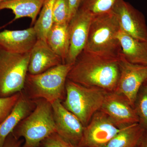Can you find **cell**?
<instances>
[{
	"mask_svg": "<svg viewBox=\"0 0 147 147\" xmlns=\"http://www.w3.org/2000/svg\"><path fill=\"white\" fill-rule=\"evenodd\" d=\"M120 58L105 57L84 50L72 65L67 79L84 86L115 92L120 75Z\"/></svg>",
	"mask_w": 147,
	"mask_h": 147,
	"instance_id": "cell-1",
	"label": "cell"
},
{
	"mask_svg": "<svg viewBox=\"0 0 147 147\" xmlns=\"http://www.w3.org/2000/svg\"><path fill=\"white\" fill-rule=\"evenodd\" d=\"M120 29L113 11L92 16L84 50L105 57L119 59L122 55L121 47L118 37Z\"/></svg>",
	"mask_w": 147,
	"mask_h": 147,
	"instance_id": "cell-2",
	"label": "cell"
},
{
	"mask_svg": "<svg viewBox=\"0 0 147 147\" xmlns=\"http://www.w3.org/2000/svg\"><path fill=\"white\" fill-rule=\"evenodd\" d=\"M72 65L62 64L39 74H27L24 88L32 98L43 99L51 104L63 99L67 75Z\"/></svg>",
	"mask_w": 147,
	"mask_h": 147,
	"instance_id": "cell-3",
	"label": "cell"
},
{
	"mask_svg": "<svg viewBox=\"0 0 147 147\" xmlns=\"http://www.w3.org/2000/svg\"><path fill=\"white\" fill-rule=\"evenodd\" d=\"M107 92L101 89L84 86L67 79L65 98L62 103L86 127L95 113L100 110Z\"/></svg>",
	"mask_w": 147,
	"mask_h": 147,
	"instance_id": "cell-4",
	"label": "cell"
},
{
	"mask_svg": "<svg viewBox=\"0 0 147 147\" xmlns=\"http://www.w3.org/2000/svg\"><path fill=\"white\" fill-rule=\"evenodd\" d=\"M34 102L32 112L18 125V136L25 139L24 147H37L56 132L52 104L43 99H38Z\"/></svg>",
	"mask_w": 147,
	"mask_h": 147,
	"instance_id": "cell-5",
	"label": "cell"
},
{
	"mask_svg": "<svg viewBox=\"0 0 147 147\" xmlns=\"http://www.w3.org/2000/svg\"><path fill=\"white\" fill-rule=\"evenodd\" d=\"M30 53H11L0 46V97L13 95L24 89Z\"/></svg>",
	"mask_w": 147,
	"mask_h": 147,
	"instance_id": "cell-6",
	"label": "cell"
},
{
	"mask_svg": "<svg viewBox=\"0 0 147 147\" xmlns=\"http://www.w3.org/2000/svg\"><path fill=\"white\" fill-rule=\"evenodd\" d=\"M124 128L119 127L108 115L99 110L95 113L89 123L84 127L79 146L105 147Z\"/></svg>",
	"mask_w": 147,
	"mask_h": 147,
	"instance_id": "cell-7",
	"label": "cell"
},
{
	"mask_svg": "<svg viewBox=\"0 0 147 147\" xmlns=\"http://www.w3.org/2000/svg\"><path fill=\"white\" fill-rule=\"evenodd\" d=\"M120 75L115 92L126 98L133 107L138 92L147 79V66L130 63L121 56Z\"/></svg>",
	"mask_w": 147,
	"mask_h": 147,
	"instance_id": "cell-8",
	"label": "cell"
},
{
	"mask_svg": "<svg viewBox=\"0 0 147 147\" xmlns=\"http://www.w3.org/2000/svg\"><path fill=\"white\" fill-rule=\"evenodd\" d=\"M113 11L121 30L136 39L147 41V25L142 12L124 0H119Z\"/></svg>",
	"mask_w": 147,
	"mask_h": 147,
	"instance_id": "cell-9",
	"label": "cell"
},
{
	"mask_svg": "<svg viewBox=\"0 0 147 147\" xmlns=\"http://www.w3.org/2000/svg\"><path fill=\"white\" fill-rule=\"evenodd\" d=\"M92 18V15L89 12L79 8L69 21V49L65 64L73 65L79 54L85 49Z\"/></svg>",
	"mask_w": 147,
	"mask_h": 147,
	"instance_id": "cell-10",
	"label": "cell"
},
{
	"mask_svg": "<svg viewBox=\"0 0 147 147\" xmlns=\"http://www.w3.org/2000/svg\"><path fill=\"white\" fill-rule=\"evenodd\" d=\"M100 110L121 128L139 123L134 108L127 99L115 92H107Z\"/></svg>",
	"mask_w": 147,
	"mask_h": 147,
	"instance_id": "cell-11",
	"label": "cell"
},
{
	"mask_svg": "<svg viewBox=\"0 0 147 147\" xmlns=\"http://www.w3.org/2000/svg\"><path fill=\"white\" fill-rule=\"evenodd\" d=\"M56 133L71 144L79 146L84 127L80 120L63 105L61 100L52 104Z\"/></svg>",
	"mask_w": 147,
	"mask_h": 147,
	"instance_id": "cell-12",
	"label": "cell"
},
{
	"mask_svg": "<svg viewBox=\"0 0 147 147\" xmlns=\"http://www.w3.org/2000/svg\"><path fill=\"white\" fill-rule=\"evenodd\" d=\"M62 64L61 58L50 48L46 41L38 39L30 53L28 73L39 74Z\"/></svg>",
	"mask_w": 147,
	"mask_h": 147,
	"instance_id": "cell-13",
	"label": "cell"
},
{
	"mask_svg": "<svg viewBox=\"0 0 147 147\" xmlns=\"http://www.w3.org/2000/svg\"><path fill=\"white\" fill-rule=\"evenodd\" d=\"M38 39L33 27L20 30H5L0 32V46L18 54L30 53Z\"/></svg>",
	"mask_w": 147,
	"mask_h": 147,
	"instance_id": "cell-14",
	"label": "cell"
},
{
	"mask_svg": "<svg viewBox=\"0 0 147 147\" xmlns=\"http://www.w3.org/2000/svg\"><path fill=\"white\" fill-rule=\"evenodd\" d=\"M32 101L21 92L13 110L0 123V147H3L6 138L16 126L31 113L35 106L34 102L33 103Z\"/></svg>",
	"mask_w": 147,
	"mask_h": 147,
	"instance_id": "cell-15",
	"label": "cell"
},
{
	"mask_svg": "<svg viewBox=\"0 0 147 147\" xmlns=\"http://www.w3.org/2000/svg\"><path fill=\"white\" fill-rule=\"evenodd\" d=\"M118 38L121 47V56L130 63L147 66V41L136 39L122 30Z\"/></svg>",
	"mask_w": 147,
	"mask_h": 147,
	"instance_id": "cell-16",
	"label": "cell"
},
{
	"mask_svg": "<svg viewBox=\"0 0 147 147\" xmlns=\"http://www.w3.org/2000/svg\"><path fill=\"white\" fill-rule=\"evenodd\" d=\"M45 0H6L0 2V11L10 9L14 15L13 20L8 24L20 18L28 17L34 25Z\"/></svg>",
	"mask_w": 147,
	"mask_h": 147,
	"instance_id": "cell-17",
	"label": "cell"
},
{
	"mask_svg": "<svg viewBox=\"0 0 147 147\" xmlns=\"http://www.w3.org/2000/svg\"><path fill=\"white\" fill-rule=\"evenodd\" d=\"M46 41L65 64L69 49L68 24H53L47 33Z\"/></svg>",
	"mask_w": 147,
	"mask_h": 147,
	"instance_id": "cell-18",
	"label": "cell"
},
{
	"mask_svg": "<svg viewBox=\"0 0 147 147\" xmlns=\"http://www.w3.org/2000/svg\"><path fill=\"white\" fill-rule=\"evenodd\" d=\"M146 129L139 123L122 129L104 147H137Z\"/></svg>",
	"mask_w": 147,
	"mask_h": 147,
	"instance_id": "cell-19",
	"label": "cell"
},
{
	"mask_svg": "<svg viewBox=\"0 0 147 147\" xmlns=\"http://www.w3.org/2000/svg\"><path fill=\"white\" fill-rule=\"evenodd\" d=\"M56 1L57 0H45L44 1L39 17L33 27L38 39L46 41L47 33L54 24L53 9Z\"/></svg>",
	"mask_w": 147,
	"mask_h": 147,
	"instance_id": "cell-20",
	"label": "cell"
},
{
	"mask_svg": "<svg viewBox=\"0 0 147 147\" xmlns=\"http://www.w3.org/2000/svg\"><path fill=\"white\" fill-rule=\"evenodd\" d=\"M119 0H82L80 7L86 10L92 16L113 11Z\"/></svg>",
	"mask_w": 147,
	"mask_h": 147,
	"instance_id": "cell-21",
	"label": "cell"
},
{
	"mask_svg": "<svg viewBox=\"0 0 147 147\" xmlns=\"http://www.w3.org/2000/svg\"><path fill=\"white\" fill-rule=\"evenodd\" d=\"M134 110L139 119V123L147 130V86L143 84L134 101Z\"/></svg>",
	"mask_w": 147,
	"mask_h": 147,
	"instance_id": "cell-22",
	"label": "cell"
},
{
	"mask_svg": "<svg viewBox=\"0 0 147 147\" xmlns=\"http://www.w3.org/2000/svg\"><path fill=\"white\" fill-rule=\"evenodd\" d=\"M69 7L68 0H57L53 9L54 24H69Z\"/></svg>",
	"mask_w": 147,
	"mask_h": 147,
	"instance_id": "cell-23",
	"label": "cell"
},
{
	"mask_svg": "<svg viewBox=\"0 0 147 147\" xmlns=\"http://www.w3.org/2000/svg\"><path fill=\"white\" fill-rule=\"evenodd\" d=\"M21 92L5 97H0V123L11 112L21 96Z\"/></svg>",
	"mask_w": 147,
	"mask_h": 147,
	"instance_id": "cell-24",
	"label": "cell"
},
{
	"mask_svg": "<svg viewBox=\"0 0 147 147\" xmlns=\"http://www.w3.org/2000/svg\"><path fill=\"white\" fill-rule=\"evenodd\" d=\"M44 147H80L71 144L55 132L42 141Z\"/></svg>",
	"mask_w": 147,
	"mask_h": 147,
	"instance_id": "cell-25",
	"label": "cell"
},
{
	"mask_svg": "<svg viewBox=\"0 0 147 147\" xmlns=\"http://www.w3.org/2000/svg\"><path fill=\"white\" fill-rule=\"evenodd\" d=\"M69 7V23L79 10L82 0H68Z\"/></svg>",
	"mask_w": 147,
	"mask_h": 147,
	"instance_id": "cell-26",
	"label": "cell"
},
{
	"mask_svg": "<svg viewBox=\"0 0 147 147\" xmlns=\"http://www.w3.org/2000/svg\"><path fill=\"white\" fill-rule=\"evenodd\" d=\"M20 143L15 139H13L12 141L7 142L5 143L3 147H19Z\"/></svg>",
	"mask_w": 147,
	"mask_h": 147,
	"instance_id": "cell-27",
	"label": "cell"
},
{
	"mask_svg": "<svg viewBox=\"0 0 147 147\" xmlns=\"http://www.w3.org/2000/svg\"><path fill=\"white\" fill-rule=\"evenodd\" d=\"M137 147H147V130H146L142 140Z\"/></svg>",
	"mask_w": 147,
	"mask_h": 147,
	"instance_id": "cell-28",
	"label": "cell"
},
{
	"mask_svg": "<svg viewBox=\"0 0 147 147\" xmlns=\"http://www.w3.org/2000/svg\"><path fill=\"white\" fill-rule=\"evenodd\" d=\"M144 85H146L147 86V79L146 80V82H144Z\"/></svg>",
	"mask_w": 147,
	"mask_h": 147,
	"instance_id": "cell-29",
	"label": "cell"
},
{
	"mask_svg": "<svg viewBox=\"0 0 147 147\" xmlns=\"http://www.w3.org/2000/svg\"><path fill=\"white\" fill-rule=\"evenodd\" d=\"M6 1V0H0V2H1L3 1Z\"/></svg>",
	"mask_w": 147,
	"mask_h": 147,
	"instance_id": "cell-30",
	"label": "cell"
}]
</instances>
